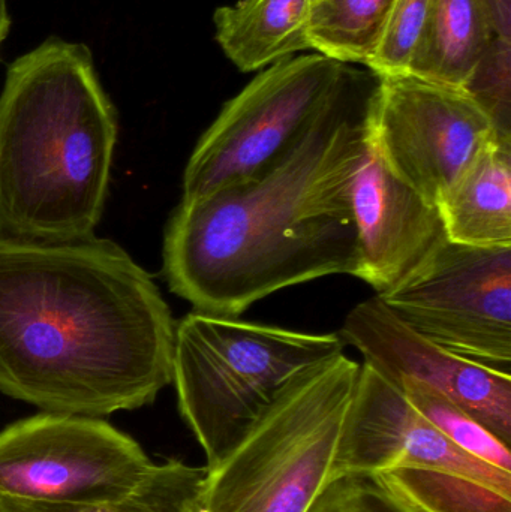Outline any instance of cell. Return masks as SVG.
<instances>
[{"instance_id": "e0dca14e", "label": "cell", "mask_w": 511, "mask_h": 512, "mask_svg": "<svg viewBox=\"0 0 511 512\" xmlns=\"http://www.w3.org/2000/svg\"><path fill=\"white\" fill-rule=\"evenodd\" d=\"M206 468L170 459L128 498L108 504H45L0 496V512H192Z\"/></svg>"}, {"instance_id": "9a60e30c", "label": "cell", "mask_w": 511, "mask_h": 512, "mask_svg": "<svg viewBox=\"0 0 511 512\" xmlns=\"http://www.w3.org/2000/svg\"><path fill=\"white\" fill-rule=\"evenodd\" d=\"M486 44L488 33L477 0H432L407 75L462 90Z\"/></svg>"}, {"instance_id": "44dd1931", "label": "cell", "mask_w": 511, "mask_h": 512, "mask_svg": "<svg viewBox=\"0 0 511 512\" xmlns=\"http://www.w3.org/2000/svg\"><path fill=\"white\" fill-rule=\"evenodd\" d=\"M11 14H9L8 0H0V50L3 42L8 38L11 29Z\"/></svg>"}, {"instance_id": "d6986e66", "label": "cell", "mask_w": 511, "mask_h": 512, "mask_svg": "<svg viewBox=\"0 0 511 512\" xmlns=\"http://www.w3.org/2000/svg\"><path fill=\"white\" fill-rule=\"evenodd\" d=\"M432 0H395L369 62L375 77L407 75L431 11Z\"/></svg>"}, {"instance_id": "5bb4252c", "label": "cell", "mask_w": 511, "mask_h": 512, "mask_svg": "<svg viewBox=\"0 0 511 512\" xmlns=\"http://www.w3.org/2000/svg\"><path fill=\"white\" fill-rule=\"evenodd\" d=\"M215 38L242 72L263 71L312 50L308 0H237L213 15Z\"/></svg>"}, {"instance_id": "4fadbf2b", "label": "cell", "mask_w": 511, "mask_h": 512, "mask_svg": "<svg viewBox=\"0 0 511 512\" xmlns=\"http://www.w3.org/2000/svg\"><path fill=\"white\" fill-rule=\"evenodd\" d=\"M447 237L485 248L511 246V140L495 135L437 201Z\"/></svg>"}, {"instance_id": "6da1fadb", "label": "cell", "mask_w": 511, "mask_h": 512, "mask_svg": "<svg viewBox=\"0 0 511 512\" xmlns=\"http://www.w3.org/2000/svg\"><path fill=\"white\" fill-rule=\"evenodd\" d=\"M176 321L153 277L107 239L0 236V393L50 414L152 405L173 382Z\"/></svg>"}, {"instance_id": "ac0fdd59", "label": "cell", "mask_w": 511, "mask_h": 512, "mask_svg": "<svg viewBox=\"0 0 511 512\" xmlns=\"http://www.w3.org/2000/svg\"><path fill=\"white\" fill-rule=\"evenodd\" d=\"M396 387L401 388L413 408L434 424L456 447L511 474L510 445L504 444L473 415L440 391L416 379H402Z\"/></svg>"}, {"instance_id": "7c38bea8", "label": "cell", "mask_w": 511, "mask_h": 512, "mask_svg": "<svg viewBox=\"0 0 511 512\" xmlns=\"http://www.w3.org/2000/svg\"><path fill=\"white\" fill-rule=\"evenodd\" d=\"M350 198L359 237L356 277L377 295L410 279L449 239L437 204L390 170L369 129Z\"/></svg>"}, {"instance_id": "3957f363", "label": "cell", "mask_w": 511, "mask_h": 512, "mask_svg": "<svg viewBox=\"0 0 511 512\" xmlns=\"http://www.w3.org/2000/svg\"><path fill=\"white\" fill-rule=\"evenodd\" d=\"M117 137V110L87 45L53 36L17 57L0 92V236L95 237Z\"/></svg>"}, {"instance_id": "8fae6325", "label": "cell", "mask_w": 511, "mask_h": 512, "mask_svg": "<svg viewBox=\"0 0 511 512\" xmlns=\"http://www.w3.org/2000/svg\"><path fill=\"white\" fill-rule=\"evenodd\" d=\"M395 466L440 469L511 492V474L465 453L413 408L401 388L360 367L329 481Z\"/></svg>"}, {"instance_id": "7a4b0ae2", "label": "cell", "mask_w": 511, "mask_h": 512, "mask_svg": "<svg viewBox=\"0 0 511 512\" xmlns=\"http://www.w3.org/2000/svg\"><path fill=\"white\" fill-rule=\"evenodd\" d=\"M374 83L348 72L300 140L263 173L180 201L164 237L171 292L197 312L239 316L288 286L359 271L351 183Z\"/></svg>"}, {"instance_id": "277c9868", "label": "cell", "mask_w": 511, "mask_h": 512, "mask_svg": "<svg viewBox=\"0 0 511 512\" xmlns=\"http://www.w3.org/2000/svg\"><path fill=\"white\" fill-rule=\"evenodd\" d=\"M360 367L341 352L296 373L206 468L192 512H308L329 483Z\"/></svg>"}, {"instance_id": "2e32d148", "label": "cell", "mask_w": 511, "mask_h": 512, "mask_svg": "<svg viewBox=\"0 0 511 512\" xmlns=\"http://www.w3.org/2000/svg\"><path fill=\"white\" fill-rule=\"evenodd\" d=\"M395 0H308L312 50L368 68Z\"/></svg>"}, {"instance_id": "ffe728a7", "label": "cell", "mask_w": 511, "mask_h": 512, "mask_svg": "<svg viewBox=\"0 0 511 512\" xmlns=\"http://www.w3.org/2000/svg\"><path fill=\"white\" fill-rule=\"evenodd\" d=\"M308 512H408L374 477L342 475L329 481Z\"/></svg>"}, {"instance_id": "9c48e42d", "label": "cell", "mask_w": 511, "mask_h": 512, "mask_svg": "<svg viewBox=\"0 0 511 512\" xmlns=\"http://www.w3.org/2000/svg\"><path fill=\"white\" fill-rule=\"evenodd\" d=\"M368 123L390 170L435 204L483 146L500 135L464 90L411 75L377 77Z\"/></svg>"}, {"instance_id": "30bf717a", "label": "cell", "mask_w": 511, "mask_h": 512, "mask_svg": "<svg viewBox=\"0 0 511 512\" xmlns=\"http://www.w3.org/2000/svg\"><path fill=\"white\" fill-rule=\"evenodd\" d=\"M392 384L410 378L440 391L511 444V373L461 357L411 330L378 295L357 304L339 331Z\"/></svg>"}, {"instance_id": "52a82bcc", "label": "cell", "mask_w": 511, "mask_h": 512, "mask_svg": "<svg viewBox=\"0 0 511 512\" xmlns=\"http://www.w3.org/2000/svg\"><path fill=\"white\" fill-rule=\"evenodd\" d=\"M155 463L107 421L44 414L0 432V496L45 504H108L131 496Z\"/></svg>"}, {"instance_id": "8992f818", "label": "cell", "mask_w": 511, "mask_h": 512, "mask_svg": "<svg viewBox=\"0 0 511 512\" xmlns=\"http://www.w3.org/2000/svg\"><path fill=\"white\" fill-rule=\"evenodd\" d=\"M350 68L323 54L263 69L222 107L183 174L182 200L252 179L278 162L320 116Z\"/></svg>"}, {"instance_id": "5b68a950", "label": "cell", "mask_w": 511, "mask_h": 512, "mask_svg": "<svg viewBox=\"0 0 511 512\" xmlns=\"http://www.w3.org/2000/svg\"><path fill=\"white\" fill-rule=\"evenodd\" d=\"M338 333H303L237 316L188 313L176 322L179 411L215 465L306 367L344 352Z\"/></svg>"}, {"instance_id": "ba28073f", "label": "cell", "mask_w": 511, "mask_h": 512, "mask_svg": "<svg viewBox=\"0 0 511 512\" xmlns=\"http://www.w3.org/2000/svg\"><path fill=\"white\" fill-rule=\"evenodd\" d=\"M378 297L426 339L510 373L511 246L447 239L410 279Z\"/></svg>"}]
</instances>
